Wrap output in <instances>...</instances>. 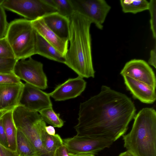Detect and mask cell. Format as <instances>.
<instances>
[{"label": "cell", "instance_id": "1", "mask_svg": "<svg viewBox=\"0 0 156 156\" xmlns=\"http://www.w3.org/2000/svg\"><path fill=\"white\" fill-rule=\"evenodd\" d=\"M136 109L125 94L102 86L100 92L81 103L76 136L102 138L115 141L125 133Z\"/></svg>", "mask_w": 156, "mask_h": 156}, {"label": "cell", "instance_id": "2", "mask_svg": "<svg viewBox=\"0 0 156 156\" xmlns=\"http://www.w3.org/2000/svg\"><path fill=\"white\" fill-rule=\"evenodd\" d=\"M69 48L65 55L64 64L83 78H94L95 71L93 63L91 21L75 12L69 18Z\"/></svg>", "mask_w": 156, "mask_h": 156}, {"label": "cell", "instance_id": "3", "mask_svg": "<svg viewBox=\"0 0 156 156\" xmlns=\"http://www.w3.org/2000/svg\"><path fill=\"white\" fill-rule=\"evenodd\" d=\"M130 132L122 136L124 147L136 156H156V112L145 108L135 116Z\"/></svg>", "mask_w": 156, "mask_h": 156}, {"label": "cell", "instance_id": "4", "mask_svg": "<svg viewBox=\"0 0 156 156\" xmlns=\"http://www.w3.org/2000/svg\"><path fill=\"white\" fill-rule=\"evenodd\" d=\"M5 38L18 61L36 54L37 33L31 21L25 19L13 20L9 24Z\"/></svg>", "mask_w": 156, "mask_h": 156}, {"label": "cell", "instance_id": "5", "mask_svg": "<svg viewBox=\"0 0 156 156\" xmlns=\"http://www.w3.org/2000/svg\"><path fill=\"white\" fill-rule=\"evenodd\" d=\"M13 119L17 129L21 131L32 143L38 156H48L43 144L46 133V122L37 112L19 105L13 111Z\"/></svg>", "mask_w": 156, "mask_h": 156}, {"label": "cell", "instance_id": "6", "mask_svg": "<svg viewBox=\"0 0 156 156\" xmlns=\"http://www.w3.org/2000/svg\"><path fill=\"white\" fill-rule=\"evenodd\" d=\"M2 5L5 9L30 21L57 12L45 0H4Z\"/></svg>", "mask_w": 156, "mask_h": 156}, {"label": "cell", "instance_id": "7", "mask_svg": "<svg viewBox=\"0 0 156 156\" xmlns=\"http://www.w3.org/2000/svg\"><path fill=\"white\" fill-rule=\"evenodd\" d=\"M14 73L20 80L41 89L48 87L47 78L41 62L31 57L27 60L18 61L15 66Z\"/></svg>", "mask_w": 156, "mask_h": 156}, {"label": "cell", "instance_id": "8", "mask_svg": "<svg viewBox=\"0 0 156 156\" xmlns=\"http://www.w3.org/2000/svg\"><path fill=\"white\" fill-rule=\"evenodd\" d=\"M63 141L69 153L74 154H95L109 147L114 142L111 140L104 138L76 135L64 139Z\"/></svg>", "mask_w": 156, "mask_h": 156}, {"label": "cell", "instance_id": "9", "mask_svg": "<svg viewBox=\"0 0 156 156\" xmlns=\"http://www.w3.org/2000/svg\"><path fill=\"white\" fill-rule=\"evenodd\" d=\"M75 12L85 16L102 30L111 6L104 0H71Z\"/></svg>", "mask_w": 156, "mask_h": 156}, {"label": "cell", "instance_id": "10", "mask_svg": "<svg viewBox=\"0 0 156 156\" xmlns=\"http://www.w3.org/2000/svg\"><path fill=\"white\" fill-rule=\"evenodd\" d=\"M49 93L26 83L19 105L38 112L44 108L52 107Z\"/></svg>", "mask_w": 156, "mask_h": 156}, {"label": "cell", "instance_id": "11", "mask_svg": "<svg viewBox=\"0 0 156 156\" xmlns=\"http://www.w3.org/2000/svg\"><path fill=\"white\" fill-rule=\"evenodd\" d=\"M127 76L155 88L156 80L154 72L148 63L142 59H133L125 64L120 72Z\"/></svg>", "mask_w": 156, "mask_h": 156}, {"label": "cell", "instance_id": "12", "mask_svg": "<svg viewBox=\"0 0 156 156\" xmlns=\"http://www.w3.org/2000/svg\"><path fill=\"white\" fill-rule=\"evenodd\" d=\"M86 85L87 82L82 77L78 76L70 78L57 86L49 94L56 101L74 98L82 94L85 90Z\"/></svg>", "mask_w": 156, "mask_h": 156}, {"label": "cell", "instance_id": "13", "mask_svg": "<svg viewBox=\"0 0 156 156\" xmlns=\"http://www.w3.org/2000/svg\"><path fill=\"white\" fill-rule=\"evenodd\" d=\"M24 83L0 84V115L19 106Z\"/></svg>", "mask_w": 156, "mask_h": 156}, {"label": "cell", "instance_id": "14", "mask_svg": "<svg viewBox=\"0 0 156 156\" xmlns=\"http://www.w3.org/2000/svg\"><path fill=\"white\" fill-rule=\"evenodd\" d=\"M35 31L65 56L68 49L69 40L60 37L45 23L42 17L31 21Z\"/></svg>", "mask_w": 156, "mask_h": 156}, {"label": "cell", "instance_id": "15", "mask_svg": "<svg viewBox=\"0 0 156 156\" xmlns=\"http://www.w3.org/2000/svg\"><path fill=\"white\" fill-rule=\"evenodd\" d=\"M123 77L126 87L135 98L146 104H152L155 101V88L129 77Z\"/></svg>", "mask_w": 156, "mask_h": 156}, {"label": "cell", "instance_id": "16", "mask_svg": "<svg viewBox=\"0 0 156 156\" xmlns=\"http://www.w3.org/2000/svg\"><path fill=\"white\" fill-rule=\"evenodd\" d=\"M48 27L60 37L69 40V19L57 12L48 14L42 17Z\"/></svg>", "mask_w": 156, "mask_h": 156}, {"label": "cell", "instance_id": "17", "mask_svg": "<svg viewBox=\"0 0 156 156\" xmlns=\"http://www.w3.org/2000/svg\"><path fill=\"white\" fill-rule=\"evenodd\" d=\"M36 54L59 62H65V56L37 33Z\"/></svg>", "mask_w": 156, "mask_h": 156}, {"label": "cell", "instance_id": "18", "mask_svg": "<svg viewBox=\"0 0 156 156\" xmlns=\"http://www.w3.org/2000/svg\"><path fill=\"white\" fill-rule=\"evenodd\" d=\"M13 110L7 112L0 115L6 136L8 147L16 151L17 129L13 117Z\"/></svg>", "mask_w": 156, "mask_h": 156}, {"label": "cell", "instance_id": "19", "mask_svg": "<svg viewBox=\"0 0 156 156\" xmlns=\"http://www.w3.org/2000/svg\"><path fill=\"white\" fill-rule=\"evenodd\" d=\"M16 145V151L20 156H38L34 146L24 134L18 129Z\"/></svg>", "mask_w": 156, "mask_h": 156}, {"label": "cell", "instance_id": "20", "mask_svg": "<svg viewBox=\"0 0 156 156\" xmlns=\"http://www.w3.org/2000/svg\"><path fill=\"white\" fill-rule=\"evenodd\" d=\"M149 2L146 0H121L120 4L125 13L136 14L148 9Z\"/></svg>", "mask_w": 156, "mask_h": 156}, {"label": "cell", "instance_id": "21", "mask_svg": "<svg viewBox=\"0 0 156 156\" xmlns=\"http://www.w3.org/2000/svg\"><path fill=\"white\" fill-rule=\"evenodd\" d=\"M43 144L44 150L48 156H53L56 150L64 145L63 140L59 135H51L47 133L44 136Z\"/></svg>", "mask_w": 156, "mask_h": 156}, {"label": "cell", "instance_id": "22", "mask_svg": "<svg viewBox=\"0 0 156 156\" xmlns=\"http://www.w3.org/2000/svg\"><path fill=\"white\" fill-rule=\"evenodd\" d=\"M38 112L43 120L54 127L60 128L64 125V122L60 117V114L56 113L52 107L47 108Z\"/></svg>", "mask_w": 156, "mask_h": 156}, {"label": "cell", "instance_id": "23", "mask_svg": "<svg viewBox=\"0 0 156 156\" xmlns=\"http://www.w3.org/2000/svg\"><path fill=\"white\" fill-rule=\"evenodd\" d=\"M55 7L60 14L70 18L75 12L71 0H53Z\"/></svg>", "mask_w": 156, "mask_h": 156}, {"label": "cell", "instance_id": "24", "mask_svg": "<svg viewBox=\"0 0 156 156\" xmlns=\"http://www.w3.org/2000/svg\"><path fill=\"white\" fill-rule=\"evenodd\" d=\"M17 61L16 58H0V73H14V68Z\"/></svg>", "mask_w": 156, "mask_h": 156}, {"label": "cell", "instance_id": "25", "mask_svg": "<svg viewBox=\"0 0 156 156\" xmlns=\"http://www.w3.org/2000/svg\"><path fill=\"white\" fill-rule=\"evenodd\" d=\"M148 10L150 14V27L153 38H156V0H151L149 2Z\"/></svg>", "mask_w": 156, "mask_h": 156}, {"label": "cell", "instance_id": "26", "mask_svg": "<svg viewBox=\"0 0 156 156\" xmlns=\"http://www.w3.org/2000/svg\"><path fill=\"white\" fill-rule=\"evenodd\" d=\"M0 58H16L6 38L0 39Z\"/></svg>", "mask_w": 156, "mask_h": 156}, {"label": "cell", "instance_id": "27", "mask_svg": "<svg viewBox=\"0 0 156 156\" xmlns=\"http://www.w3.org/2000/svg\"><path fill=\"white\" fill-rule=\"evenodd\" d=\"M5 9L2 5H0V39L5 37L9 24Z\"/></svg>", "mask_w": 156, "mask_h": 156}, {"label": "cell", "instance_id": "28", "mask_svg": "<svg viewBox=\"0 0 156 156\" xmlns=\"http://www.w3.org/2000/svg\"><path fill=\"white\" fill-rule=\"evenodd\" d=\"M22 82L14 73H0V84L18 83Z\"/></svg>", "mask_w": 156, "mask_h": 156}, {"label": "cell", "instance_id": "29", "mask_svg": "<svg viewBox=\"0 0 156 156\" xmlns=\"http://www.w3.org/2000/svg\"><path fill=\"white\" fill-rule=\"evenodd\" d=\"M0 156H20L16 151L7 147L0 143Z\"/></svg>", "mask_w": 156, "mask_h": 156}, {"label": "cell", "instance_id": "30", "mask_svg": "<svg viewBox=\"0 0 156 156\" xmlns=\"http://www.w3.org/2000/svg\"><path fill=\"white\" fill-rule=\"evenodd\" d=\"M0 143L9 148L5 133L3 128L2 119L0 118Z\"/></svg>", "mask_w": 156, "mask_h": 156}, {"label": "cell", "instance_id": "31", "mask_svg": "<svg viewBox=\"0 0 156 156\" xmlns=\"http://www.w3.org/2000/svg\"><path fill=\"white\" fill-rule=\"evenodd\" d=\"M148 64L156 68V46L155 44L154 47L151 50L150 57L148 61Z\"/></svg>", "mask_w": 156, "mask_h": 156}, {"label": "cell", "instance_id": "32", "mask_svg": "<svg viewBox=\"0 0 156 156\" xmlns=\"http://www.w3.org/2000/svg\"><path fill=\"white\" fill-rule=\"evenodd\" d=\"M53 156H69L68 151L63 145L59 147L55 151Z\"/></svg>", "mask_w": 156, "mask_h": 156}, {"label": "cell", "instance_id": "33", "mask_svg": "<svg viewBox=\"0 0 156 156\" xmlns=\"http://www.w3.org/2000/svg\"><path fill=\"white\" fill-rule=\"evenodd\" d=\"M45 129L46 132L48 135H54L55 134V129L54 127L52 126H46Z\"/></svg>", "mask_w": 156, "mask_h": 156}, {"label": "cell", "instance_id": "34", "mask_svg": "<svg viewBox=\"0 0 156 156\" xmlns=\"http://www.w3.org/2000/svg\"><path fill=\"white\" fill-rule=\"evenodd\" d=\"M119 156H136L130 151H127L121 153Z\"/></svg>", "mask_w": 156, "mask_h": 156}, {"label": "cell", "instance_id": "35", "mask_svg": "<svg viewBox=\"0 0 156 156\" xmlns=\"http://www.w3.org/2000/svg\"><path fill=\"white\" fill-rule=\"evenodd\" d=\"M76 156H95L94 154H75Z\"/></svg>", "mask_w": 156, "mask_h": 156}, {"label": "cell", "instance_id": "36", "mask_svg": "<svg viewBox=\"0 0 156 156\" xmlns=\"http://www.w3.org/2000/svg\"><path fill=\"white\" fill-rule=\"evenodd\" d=\"M69 156H76L75 155L70 153H69Z\"/></svg>", "mask_w": 156, "mask_h": 156}, {"label": "cell", "instance_id": "37", "mask_svg": "<svg viewBox=\"0 0 156 156\" xmlns=\"http://www.w3.org/2000/svg\"><path fill=\"white\" fill-rule=\"evenodd\" d=\"M3 1L4 0H0V5L2 4Z\"/></svg>", "mask_w": 156, "mask_h": 156}]
</instances>
